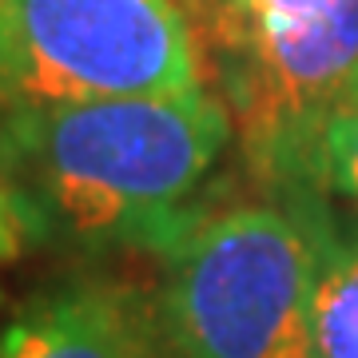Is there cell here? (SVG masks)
<instances>
[{
  "mask_svg": "<svg viewBox=\"0 0 358 358\" xmlns=\"http://www.w3.org/2000/svg\"><path fill=\"white\" fill-rule=\"evenodd\" d=\"M294 192L338 195L358 207V96L338 103L319 124L307 155V179Z\"/></svg>",
  "mask_w": 358,
  "mask_h": 358,
  "instance_id": "cell-8",
  "label": "cell"
},
{
  "mask_svg": "<svg viewBox=\"0 0 358 358\" xmlns=\"http://www.w3.org/2000/svg\"><path fill=\"white\" fill-rule=\"evenodd\" d=\"M13 103L187 96L207 88L179 0H0Z\"/></svg>",
  "mask_w": 358,
  "mask_h": 358,
  "instance_id": "cell-3",
  "label": "cell"
},
{
  "mask_svg": "<svg viewBox=\"0 0 358 358\" xmlns=\"http://www.w3.org/2000/svg\"><path fill=\"white\" fill-rule=\"evenodd\" d=\"M310 275L315 235L291 199L211 203L164 255V358H299Z\"/></svg>",
  "mask_w": 358,
  "mask_h": 358,
  "instance_id": "cell-2",
  "label": "cell"
},
{
  "mask_svg": "<svg viewBox=\"0 0 358 358\" xmlns=\"http://www.w3.org/2000/svg\"><path fill=\"white\" fill-rule=\"evenodd\" d=\"M219 100L243 136L247 159L271 192L307 179L310 140L327 115L358 96V0L291 24L259 28L203 52Z\"/></svg>",
  "mask_w": 358,
  "mask_h": 358,
  "instance_id": "cell-4",
  "label": "cell"
},
{
  "mask_svg": "<svg viewBox=\"0 0 358 358\" xmlns=\"http://www.w3.org/2000/svg\"><path fill=\"white\" fill-rule=\"evenodd\" d=\"M291 199L315 235L299 358H358V235L338 227L319 192H271Z\"/></svg>",
  "mask_w": 358,
  "mask_h": 358,
  "instance_id": "cell-6",
  "label": "cell"
},
{
  "mask_svg": "<svg viewBox=\"0 0 358 358\" xmlns=\"http://www.w3.org/2000/svg\"><path fill=\"white\" fill-rule=\"evenodd\" d=\"M24 247V231H20V219H16L13 207V187H8V176H4V164H0V263L20 255Z\"/></svg>",
  "mask_w": 358,
  "mask_h": 358,
  "instance_id": "cell-9",
  "label": "cell"
},
{
  "mask_svg": "<svg viewBox=\"0 0 358 358\" xmlns=\"http://www.w3.org/2000/svg\"><path fill=\"white\" fill-rule=\"evenodd\" d=\"M179 4L199 36V48L211 52L239 36H251L259 28L319 16L338 0H179Z\"/></svg>",
  "mask_w": 358,
  "mask_h": 358,
  "instance_id": "cell-7",
  "label": "cell"
},
{
  "mask_svg": "<svg viewBox=\"0 0 358 358\" xmlns=\"http://www.w3.org/2000/svg\"><path fill=\"white\" fill-rule=\"evenodd\" d=\"M13 103V76H8V40H4V16H0V112Z\"/></svg>",
  "mask_w": 358,
  "mask_h": 358,
  "instance_id": "cell-10",
  "label": "cell"
},
{
  "mask_svg": "<svg viewBox=\"0 0 358 358\" xmlns=\"http://www.w3.org/2000/svg\"><path fill=\"white\" fill-rule=\"evenodd\" d=\"M0 358H164L155 291L112 271H72L0 322Z\"/></svg>",
  "mask_w": 358,
  "mask_h": 358,
  "instance_id": "cell-5",
  "label": "cell"
},
{
  "mask_svg": "<svg viewBox=\"0 0 358 358\" xmlns=\"http://www.w3.org/2000/svg\"><path fill=\"white\" fill-rule=\"evenodd\" d=\"M235 124L219 92L8 103L0 164L24 243L76 259L159 255L211 207Z\"/></svg>",
  "mask_w": 358,
  "mask_h": 358,
  "instance_id": "cell-1",
  "label": "cell"
}]
</instances>
